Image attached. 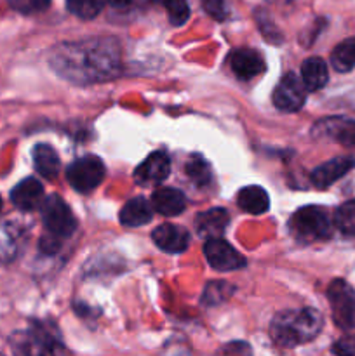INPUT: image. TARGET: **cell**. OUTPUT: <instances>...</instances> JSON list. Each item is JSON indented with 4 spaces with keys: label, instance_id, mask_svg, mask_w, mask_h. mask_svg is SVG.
<instances>
[{
    "label": "cell",
    "instance_id": "1",
    "mask_svg": "<svg viewBox=\"0 0 355 356\" xmlns=\"http://www.w3.org/2000/svg\"><path fill=\"white\" fill-rule=\"evenodd\" d=\"M324 327V318L317 309H287L274 316L270 336L278 346L296 348L315 339Z\"/></svg>",
    "mask_w": 355,
    "mask_h": 356
},
{
    "label": "cell",
    "instance_id": "2",
    "mask_svg": "<svg viewBox=\"0 0 355 356\" xmlns=\"http://www.w3.org/2000/svg\"><path fill=\"white\" fill-rule=\"evenodd\" d=\"M291 229L306 242L327 240L333 235V222L326 209L319 205H306L294 212L291 219Z\"/></svg>",
    "mask_w": 355,
    "mask_h": 356
},
{
    "label": "cell",
    "instance_id": "3",
    "mask_svg": "<svg viewBox=\"0 0 355 356\" xmlns=\"http://www.w3.org/2000/svg\"><path fill=\"white\" fill-rule=\"evenodd\" d=\"M42 219L47 233L58 236V238H68L77 229V219L72 209L66 205L59 195H49L40 205Z\"/></svg>",
    "mask_w": 355,
    "mask_h": 356
},
{
    "label": "cell",
    "instance_id": "4",
    "mask_svg": "<svg viewBox=\"0 0 355 356\" xmlns=\"http://www.w3.org/2000/svg\"><path fill=\"white\" fill-rule=\"evenodd\" d=\"M333 320L340 329H355V291L348 282L333 280L327 287Z\"/></svg>",
    "mask_w": 355,
    "mask_h": 356
},
{
    "label": "cell",
    "instance_id": "5",
    "mask_svg": "<svg viewBox=\"0 0 355 356\" xmlns=\"http://www.w3.org/2000/svg\"><path fill=\"white\" fill-rule=\"evenodd\" d=\"M104 174L106 170H104V163L101 162V159L87 155L75 160L66 169V179H68L70 186L79 193H90L103 183Z\"/></svg>",
    "mask_w": 355,
    "mask_h": 356
},
{
    "label": "cell",
    "instance_id": "6",
    "mask_svg": "<svg viewBox=\"0 0 355 356\" xmlns=\"http://www.w3.org/2000/svg\"><path fill=\"white\" fill-rule=\"evenodd\" d=\"M204 256L216 271H235L246 266V259L221 236L207 238L204 243Z\"/></svg>",
    "mask_w": 355,
    "mask_h": 356
},
{
    "label": "cell",
    "instance_id": "7",
    "mask_svg": "<svg viewBox=\"0 0 355 356\" xmlns=\"http://www.w3.org/2000/svg\"><path fill=\"white\" fill-rule=\"evenodd\" d=\"M13 346L17 353L49 355L54 353L56 348L59 346V341L56 339L51 330L38 323L37 327L26 330V332L16 334L13 339Z\"/></svg>",
    "mask_w": 355,
    "mask_h": 356
},
{
    "label": "cell",
    "instance_id": "8",
    "mask_svg": "<svg viewBox=\"0 0 355 356\" xmlns=\"http://www.w3.org/2000/svg\"><path fill=\"white\" fill-rule=\"evenodd\" d=\"M306 92L308 90H306L303 80L298 79L294 73H289V75L282 76L278 86L275 87L271 99L278 110L292 113V111L301 110L306 101Z\"/></svg>",
    "mask_w": 355,
    "mask_h": 356
},
{
    "label": "cell",
    "instance_id": "9",
    "mask_svg": "<svg viewBox=\"0 0 355 356\" xmlns=\"http://www.w3.org/2000/svg\"><path fill=\"white\" fill-rule=\"evenodd\" d=\"M152 240L160 250L167 254H181L188 249L190 243V233L183 228V226L171 225H160L153 229Z\"/></svg>",
    "mask_w": 355,
    "mask_h": 356
},
{
    "label": "cell",
    "instance_id": "10",
    "mask_svg": "<svg viewBox=\"0 0 355 356\" xmlns=\"http://www.w3.org/2000/svg\"><path fill=\"white\" fill-rule=\"evenodd\" d=\"M354 167V156H336V159L329 160V162L322 163L317 169H313L312 174H310V179H312L313 186H317L319 190H326L327 186H331L338 179H341L345 174L350 172Z\"/></svg>",
    "mask_w": 355,
    "mask_h": 356
},
{
    "label": "cell",
    "instance_id": "11",
    "mask_svg": "<svg viewBox=\"0 0 355 356\" xmlns=\"http://www.w3.org/2000/svg\"><path fill=\"white\" fill-rule=\"evenodd\" d=\"M171 159L166 152H155L146 156L138 169L134 170V179L141 184H159L169 176Z\"/></svg>",
    "mask_w": 355,
    "mask_h": 356
},
{
    "label": "cell",
    "instance_id": "12",
    "mask_svg": "<svg viewBox=\"0 0 355 356\" xmlns=\"http://www.w3.org/2000/svg\"><path fill=\"white\" fill-rule=\"evenodd\" d=\"M10 202L16 205L19 211H35L44 202V186L35 177H26L10 191Z\"/></svg>",
    "mask_w": 355,
    "mask_h": 356
},
{
    "label": "cell",
    "instance_id": "13",
    "mask_svg": "<svg viewBox=\"0 0 355 356\" xmlns=\"http://www.w3.org/2000/svg\"><path fill=\"white\" fill-rule=\"evenodd\" d=\"M230 68L240 80H249L265 72V59L253 49H237L230 54Z\"/></svg>",
    "mask_w": 355,
    "mask_h": 356
},
{
    "label": "cell",
    "instance_id": "14",
    "mask_svg": "<svg viewBox=\"0 0 355 356\" xmlns=\"http://www.w3.org/2000/svg\"><path fill=\"white\" fill-rule=\"evenodd\" d=\"M317 136L331 138L334 141L341 143L345 146H354L355 148V120L348 118H326L319 122L313 129Z\"/></svg>",
    "mask_w": 355,
    "mask_h": 356
},
{
    "label": "cell",
    "instance_id": "15",
    "mask_svg": "<svg viewBox=\"0 0 355 356\" xmlns=\"http://www.w3.org/2000/svg\"><path fill=\"white\" fill-rule=\"evenodd\" d=\"M230 225V214L225 209H209V211L200 212L195 219V232L202 238H214L221 236Z\"/></svg>",
    "mask_w": 355,
    "mask_h": 356
},
{
    "label": "cell",
    "instance_id": "16",
    "mask_svg": "<svg viewBox=\"0 0 355 356\" xmlns=\"http://www.w3.org/2000/svg\"><path fill=\"white\" fill-rule=\"evenodd\" d=\"M152 207L160 216L174 218V216L183 214V211L187 209V198H184V195L180 190L159 188L152 195Z\"/></svg>",
    "mask_w": 355,
    "mask_h": 356
},
{
    "label": "cell",
    "instance_id": "17",
    "mask_svg": "<svg viewBox=\"0 0 355 356\" xmlns=\"http://www.w3.org/2000/svg\"><path fill=\"white\" fill-rule=\"evenodd\" d=\"M153 207L146 198L136 197L129 200L120 211V222L129 228H138L145 226L146 222L152 221Z\"/></svg>",
    "mask_w": 355,
    "mask_h": 356
},
{
    "label": "cell",
    "instance_id": "18",
    "mask_svg": "<svg viewBox=\"0 0 355 356\" xmlns=\"http://www.w3.org/2000/svg\"><path fill=\"white\" fill-rule=\"evenodd\" d=\"M327 79H329V72H327V65L324 59L313 56V58L303 61L301 80L308 92H315V90L322 89L327 83Z\"/></svg>",
    "mask_w": 355,
    "mask_h": 356
},
{
    "label": "cell",
    "instance_id": "19",
    "mask_svg": "<svg viewBox=\"0 0 355 356\" xmlns=\"http://www.w3.org/2000/svg\"><path fill=\"white\" fill-rule=\"evenodd\" d=\"M237 204L244 212L260 216L265 214L270 207V197L261 186H246L237 195Z\"/></svg>",
    "mask_w": 355,
    "mask_h": 356
},
{
    "label": "cell",
    "instance_id": "20",
    "mask_svg": "<svg viewBox=\"0 0 355 356\" xmlns=\"http://www.w3.org/2000/svg\"><path fill=\"white\" fill-rule=\"evenodd\" d=\"M35 170L45 179H56L59 174V156L56 149L49 145H37L33 148Z\"/></svg>",
    "mask_w": 355,
    "mask_h": 356
},
{
    "label": "cell",
    "instance_id": "21",
    "mask_svg": "<svg viewBox=\"0 0 355 356\" xmlns=\"http://www.w3.org/2000/svg\"><path fill=\"white\" fill-rule=\"evenodd\" d=\"M21 243V229L16 225H0V263H10L17 256Z\"/></svg>",
    "mask_w": 355,
    "mask_h": 356
},
{
    "label": "cell",
    "instance_id": "22",
    "mask_svg": "<svg viewBox=\"0 0 355 356\" xmlns=\"http://www.w3.org/2000/svg\"><path fill=\"white\" fill-rule=\"evenodd\" d=\"M331 65L336 72L347 73L355 68V37L347 38L331 52Z\"/></svg>",
    "mask_w": 355,
    "mask_h": 356
},
{
    "label": "cell",
    "instance_id": "23",
    "mask_svg": "<svg viewBox=\"0 0 355 356\" xmlns=\"http://www.w3.org/2000/svg\"><path fill=\"white\" fill-rule=\"evenodd\" d=\"M187 176L190 177L191 183H195L197 186H207L212 179V170L211 165L205 159H202L200 155H194L187 162Z\"/></svg>",
    "mask_w": 355,
    "mask_h": 356
},
{
    "label": "cell",
    "instance_id": "24",
    "mask_svg": "<svg viewBox=\"0 0 355 356\" xmlns=\"http://www.w3.org/2000/svg\"><path fill=\"white\" fill-rule=\"evenodd\" d=\"M334 226L343 235L355 236V200L341 204L334 212Z\"/></svg>",
    "mask_w": 355,
    "mask_h": 356
},
{
    "label": "cell",
    "instance_id": "25",
    "mask_svg": "<svg viewBox=\"0 0 355 356\" xmlns=\"http://www.w3.org/2000/svg\"><path fill=\"white\" fill-rule=\"evenodd\" d=\"M103 6L104 0H66V9L80 19H94Z\"/></svg>",
    "mask_w": 355,
    "mask_h": 356
},
{
    "label": "cell",
    "instance_id": "26",
    "mask_svg": "<svg viewBox=\"0 0 355 356\" xmlns=\"http://www.w3.org/2000/svg\"><path fill=\"white\" fill-rule=\"evenodd\" d=\"M160 3L166 7L167 16L174 26L187 23L190 17V7H188L187 0H160Z\"/></svg>",
    "mask_w": 355,
    "mask_h": 356
},
{
    "label": "cell",
    "instance_id": "27",
    "mask_svg": "<svg viewBox=\"0 0 355 356\" xmlns=\"http://www.w3.org/2000/svg\"><path fill=\"white\" fill-rule=\"evenodd\" d=\"M232 285L226 284V282H211V284H207V287H205L204 298L202 299H204L205 305H218V302L228 299L230 296H232Z\"/></svg>",
    "mask_w": 355,
    "mask_h": 356
},
{
    "label": "cell",
    "instance_id": "28",
    "mask_svg": "<svg viewBox=\"0 0 355 356\" xmlns=\"http://www.w3.org/2000/svg\"><path fill=\"white\" fill-rule=\"evenodd\" d=\"M14 10L21 14H37L49 9L51 0H7Z\"/></svg>",
    "mask_w": 355,
    "mask_h": 356
},
{
    "label": "cell",
    "instance_id": "29",
    "mask_svg": "<svg viewBox=\"0 0 355 356\" xmlns=\"http://www.w3.org/2000/svg\"><path fill=\"white\" fill-rule=\"evenodd\" d=\"M204 9L207 10L209 16L218 21H223L228 16V7L223 0H204Z\"/></svg>",
    "mask_w": 355,
    "mask_h": 356
},
{
    "label": "cell",
    "instance_id": "30",
    "mask_svg": "<svg viewBox=\"0 0 355 356\" xmlns=\"http://www.w3.org/2000/svg\"><path fill=\"white\" fill-rule=\"evenodd\" d=\"M333 353L341 356H355V336L341 337L333 346Z\"/></svg>",
    "mask_w": 355,
    "mask_h": 356
},
{
    "label": "cell",
    "instance_id": "31",
    "mask_svg": "<svg viewBox=\"0 0 355 356\" xmlns=\"http://www.w3.org/2000/svg\"><path fill=\"white\" fill-rule=\"evenodd\" d=\"M40 249L45 254H54L61 249V238L51 235V233H45L40 240Z\"/></svg>",
    "mask_w": 355,
    "mask_h": 356
},
{
    "label": "cell",
    "instance_id": "32",
    "mask_svg": "<svg viewBox=\"0 0 355 356\" xmlns=\"http://www.w3.org/2000/svg\"><path fill=\"white\" fill-rule=\"evenodd\" d=\"M108 3L117 7V9H122V7H127L131 3V0H108Z\"/></svg>",
    "mask_w": 355,
    "mask_h": 356
},
{
    "label": "cell",
    "instance_id": "33",
    "mask_svg": "<svg viewBox=\"0 0 355 356\" xmlns=\"http://www.w3.org/2000/svg\"><path fill=\"white\" fill-rule=\"evenodd\" d=\"M0 211H2V198H0Z\"/></svg>",
    "mask_w": 355,
    "mask_h": 356
}]
</instances>
